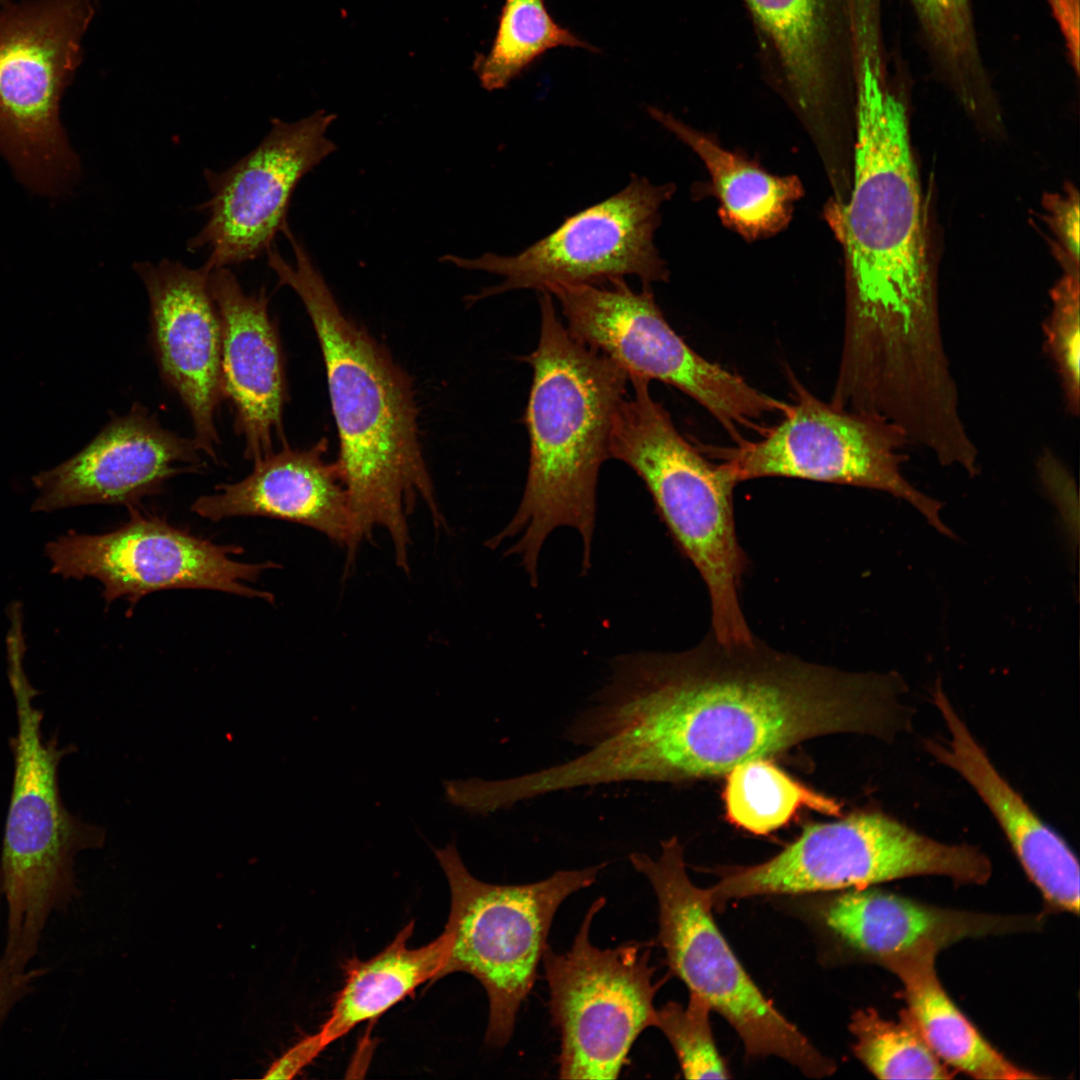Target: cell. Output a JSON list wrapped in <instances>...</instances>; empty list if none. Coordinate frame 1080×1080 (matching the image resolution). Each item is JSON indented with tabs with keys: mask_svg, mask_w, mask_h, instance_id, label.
I'll return each mask as SVG.
<instances>
[{
	"mask_svg": "<svg viewBox=\"0 0 1080 1080\" xmlns=\"http://www.w3.org/2000/svg\"><path fill=\"white\" fill-rule=\"evenodd\" d=\"M336 116L316 111L298 121L272 119L263 140L228 169L205 170L211 196L202 205L208 219L187 244L208 250L204 265L241 264L272 247L288 226L292 194L300 180L336 150L327 136Z\"/></svg>",
	"mask_w": 1080,
	"mask_h": 1080,
	"instance_id": "e0dca14e",
	"label": "cell"
},
{
	"mask_svg": "<svg viewBox=\"0 0 1080 1080\" xmlns=\"http://www.w3.org/2000/svg\"><path fill=\"white\" fill-rule=\"evenodd\" d=\"M1080 275L1063 273L1050 291L1051 311L1043 322L1045 349L1057 370L1065 409L1080 412Z\"/></svg>",
	"mask_w": 1080,
	"mask_h": 1080,
	"instance_id": "1f68e13d",
	"label": "cell"
},
{
	"mask_svg": "<svg viewBox=\"0 0 1080 1080\" xmlns=\"http://www.w3.org/2000/svg\"><path fill=\"white\" fill-rule=\"evenodd\" d=\"M853 182L838 210L846 302L837 385L909 402L953 380L902 88L864 82L854 111Z\"/></svg>",
	"mask_w": 1080,
	"mask_h": 1080,
	"instance_id": "7a4b0ae2",
	"label": "cell"
},
{
	"mask_svg": "<svg viewBox=\"0 0 1080 1080\" xmlns=\"http://www.w3.org/2000/svg\"><path fill=\"white\" fill-rule=\"evenodd\" d=\"M939 949L925 945L880 962L901 980L906 1010L934 1053L945 1064L977 1079L1038 1078L994 1049L949 998L935 970Z\"/></svg>",
	"mask_w": 1080,
	"mask_h": 1080,
	"instance_id": "cb8c5ba5",
	"label": "cell"
},
{
	"mask_svg": "<svg viewBox=\"0 0 1080 1080\" xmlns=\"http://www.w3.org/2000/svg\"><path fill=\"white\" fill-rule=\"evenodd\" d=\"M936 80L975 116L998 101L979 41L972 0H904Z\"/></svg>",
	"mask_w": 1080,
	"mask_h": 1080,
	"instance_id": "4316f807",
	"label": "cell"
},
{
	"mask_svg": "<svg viewBox=\"0 0 1080 1080\" xmlns=\"http://www.w3.org/2000/svg\"><path fill=\"white\" fill-rule=\"evenodd\" d=\"M849 1029L856 1057L880 1079H950V1069L928 1045L907 1010L899 1021L874 1009L857 1010Z\"/></svg>",
	"mask_w": 1080,
	"mask_h": 1080,
	"instance_id": "f546056e",
	"label": "cell"
},
{
	"mask_svg": "<svg viewBox=\"0 0 1080 1080\" xmlns=\"http://www.w3.org/2000/svg\"><path fill=\"white\" fill-rule=\"evenodd\" d=\"M128 511V521L112 531L71 530L49 542L45 552L52 572L98 580L106 608L124 599L127 617L146 595L171 589L213 590L274 603L271 592L250 584L279 564L237 561L233 556L244 551L239 545L212 542L140 508Z\"/></svg>",
	"mask_w": 1080,
	"mask_h": 1080,
	"instance_id": "5bb4252c",
	"label": "cell"
},
{
	"mask_svg": "<svg viewBox=\"0 0 1080 1080\" xmlns=\"http://www.w3.org/2000/svg\"><path fill=\"white\" fill-rule=\"evenodd\" d=\"M564 46L597 52L549 14L545 0H504L490 51L478 56L474 71L483 88H505L548 50Z\"/></svg>",
	"mask_w": 1080,
	"mask_h": 1080,
	"instance_id": "f1b7e54d",
	"label": "cell"
},
{
	"mask_svg": "<svg viewBox=\"0 0 1080 1080\" xmlns=\"http://www.w3.org/2000/svg\"><path fill=\"white\" fill-rule=\"evenodd\" d=\"M673 185H656L633 175L619 192L566 220L553 232L514 255L485 253L476 258L446 255L457 267L495 274L501 282L484 288L471 302L521 289L544 290L558 283L602 284L634 275L643 284L668 279L654 244L660 208Z\"/></svg>",
	"mask_w": 1080,
	"mask_h": 1080,
	"instance_id": "9a60e30c",
	"label": "cell"
},
{
	"mask_svg": "<svg viewBox=\"0 0 1080 1080\" xmlns=\"http://www.w3.org/2000/svg\"><path fill=\"white\" fill-rule=\"evenodd\" d=\"M413 929L414 921H411L378 954L367 960L346 962L343 987L318 1031L326 1047L357 1025L379 1017L425 982L443 977L448 947L446 933L443 931L428 944L411 948L407 943Z\"/></svg>",
	"mask_w": 1080,
	"mask_h": 1080,
	"instance_id": "d4e9b609",
	"label": "cell"
},
{
	"mask_svg": "<svg viewBox=\"0 0 1080 1080\" xmlns=\"http://www.w3.org/2000/svg\"><path fill=\"white\" fill-rule=\"evenodd\" d=\"M647 110L703 161L720 201V216L729 226L755 239L778 232L788 223L793 203L803 192L796 177L767 173L671 114L656 107Z\"/></svg>",
	"mask_w": 1080,
	"mask_h": 1080,
	"instance_id": "484cf974",
	"label": "cell"
},
{
	"mask_svg": "<svg viewBox=\"0 0 1080 1080\" xmlns=\"http://www.w3.org/2000/svg\"><path fill=\"white\" fill-rule=\"evenodd\" d=\"M770 79L809 122L854 112L882 0H743Z\"/></svg>",
	"mask_w": 1080,
	"mask_h": 1080,
	"instance_id": "2e32d148",
	"label": "cell"
},
{
	"mask_svg": "<svg viewBox=\"0 0 1080 1080\" xmlns=\"http://www.w3.org/2000/svg\"><path fill=\"white\" fill-rule=\"evenodd\" d=\"M1047 222L1054 234L1056 258L1063 273L1079 274V194L1073 186L1045 199Z\"/></svg>",
	"mask_w": 1080,
	"mask_h": 1080,
	"instance_id": "d6a6232c",
	"label": "cell"
},
{
	"mask_svg": "<svg viewBox=\"0 0 1080 1080\" xmlns=\"http://www.w3.org/2000/svg\"><path fill=\"white\" fill-rule=\"evenodd\" d=\"M848 947L879 963L925 945L1015 928L1013 920L949 911L876 889L842 890L820 912Z\"/></svg>",
	"mask_w": 1080,
	"mask_h": 1080,
	"instance_id": "603a6c76",
	"label": "cell"
},
{
	"mask_svg": "<svg viewBox=\"0 0 1080 1080\" xmlns=\"http://www.w3.org/2000/svg\"><path fill=\"white\" fill-rule=\"evenodd\" d=\"M15 698L17 733L12 739L14 774L0 857V896L7 907L6 941L0 969L15 980L28 977L42 933L55 912L78 896L75 857L103 846L106 833L65 807L58 766L71 752L57 738L44 740L37 693L23 661L9 663Z\"/></svg>",
	"mask_w": 1080,
	"mask_h": 1080,
	"instance_id": "5b68a950",
	"label": "cell"
},
{
	"mask_svg": "<svg viewBox=\"0 0 1080 1080\" xmlns=\"http://www.w3.org/2000/svg\"><path fill=\"white\" fill-rule=\"evenodd\" d=\"M97 0H15L0 6V153L32 192L55 196L80 164L60 105L83 60Z\"/></svg>",
	"mask_w": 1080,
	"mask_h": 1080,
	"instance_id": "52a82bcc",
	"label": "cell"
},
{
	"mask_svg": "<svg viewBox=\"0 0 1080 1080\" xmlns=\"http://www.w3.org/2000/svg\"><path fill=\"white\" fill-rule=\"evenodd\" d=\"M15 0H0V6Z\"/></svg>",
	"mask_w": 1080,
	"mask_h": 1080,
	"instance_id": "8d00e7d4",
	"label": "cell"
},
{
	"mask_svg": "<svg viewBox=\"0 0 1080 1080\" xmlns=\"http://www.w3.org/2000/svg\"><path fill=\"white\" fill-rule=\"evenodd\" d=\"M150 305L151 342L165 383L185 406L193 439L218 462L215 412L223 398L221 327L209 290L210 270L170 259L136 262Z\"/></svg>",
	"mask_w": 1080,
	"mask_h": 1080,
	"instance_id": "d6986e66",
	"label": "cell"
},
{
	"mask_svg": "<svg viewBox=\"0 0 1080 1080\" xmlns=\"http://www.w3.org/2000/svg\"><path fill=\"white\" fill-rule=\"evenodd\" d=\"M655 859L633 852L629 860L649 881L658 902V944L665 960L694 994L719 1013L741 1038L751 1058L775 1056L807 1077L836 1070L808 1038L763 995L717 927L705 889L685 866L683 846L673 836L661 842Z\"/></svg>",
	"mask_w": 1080,
	"mask_h": 1080,
	"instance_id": "9c48e42d",
	"label": "cell"
},
{
	"mask_svg": "<svg viewBox=\"0 0 1080 1080\" xmlns=\"http://www.w3.org/2000/svg\"><path fill=\"white\" fill-rule=\"evenodd\" d=\"M607 682L564 737L583 753L561 765L570 788L679 784L727 775L810 739H892L902 720L892 673L848 672L713 635L687 651L615 657Z\"/></svg>",
	"mask_w": 1080,
	"mask_h": 1080,
	"instance_id": "6da1fadb",
	"label": "cell"
},
{
	"mask_svg": "<svg viewBox=\"0 0 1080 1080\" xmlns=\"http://www.w3.org/2000/svg\"><path fill=\"white\" fill-rule=\"evenodd\" d=\"M538 292L540 337L525 358L533 370L525 413L530 440L526 485L512 519L486 543L497 548L520 534L506 555L521 556L534 587L541 548L556 528L578 531L583 573L591 567L598 473L610 458L612 423L629 382L612 359L572 337L551 294Z\"/></svg>",
	"mask_w": 1080,
	"mask_h": 1080,
	"instance_id": "277c9868",
	"label": "cell"
},
{
	"mask_svg": "<svg viewBox=\"0 0 1080 1080\" xmlns=\"http://www.w3.org/2000/svg\"><path fill=\"white\" fill-rule=\"evenodd\" d=\"M1054 18L1075 76L1080 71V0H1045Z\"/></svg>",
	"mask_w": 1080,
	"mask_h": 1080,
	"instance_id": "836d02e7",
	"label": "cell"
},
{
	"mask_svg": "<svg viewBox=\"0 0 1080 1080\" xmlns=\"http://www.w3.org/2000/svg\"><path fill=\"white\" fill-rule=\"evenodd\" d=\"M724 801L730 822L758 835L785 825L803 807L841 814L838 802L799 783L767 758L733 768L727 774Z\"/></svg>",
	"mask_w": 1080,
	"mask_h": 1080,
	"instance_id": "83f0119b",
	"label": "cell"
},
{
	"mask_svg": "<svg viewBox=\"0 0 1080 1080\" xmlns=\"http://www.w3.org/2000/svg\"><path fill=\"white\" fill-rule=\"evenodd\" d=\"M710 1005L689 994L686 1006L670 1001L656 1010L655 1027L671 1044L686 1079H727L729 1070L711 1029Z\"/></svg>",
	"mask_w": 1080,
	"mask_h": 1080,
	"instance_id": "4dcf8cb0",
	"label": "cell"
},
{
	"mask_svg": "<svg viewBox=\"0 0 1080 1080\" xmlns=\"http://www.w3.org/2000/svg\"><path fill=\"white\" fill-rule=\"evenodd\" d=\"M991 872L989 859L977 848L938 842L871 811L807 825L769 860L726 867L705 892L712 907L720 908L735 899L865 888L918 875L983 884Z\"/></svg>",
	"mask_w": 1080,
	"mask_h": 1080,
	"instance_id": "30bf717a",
	"label": "cell"
},
{
	"mask_svg": "<svg viewBox=\"0 0 1080 1080\" xmlns=\"http://www.w3.org/2000/svg\"><path fill=\"white\" fill-rule=\"evenodd\" d=\"M629 382L634 392L615 413L609 456L642 479L679 550L699 571L710 596L713 637L723 644L751 642L738 596L747 563L733 513L738 482L723 462L709 461L679 433L652 398L650 380L629 376Z\"/></svg>",
	"mask_w": 1080,
	"mask_h": 1080,
	"instance_id": "8992f818",
	"label": "cell"
},
{
	"mask_svg": "<svg viewBox=\"0 0 1080 1080\" xmlns=\"http://www.w3.org/2000/svg\"><path fill=\"white\" fill-rule=\"evenodd\" d=\"M632 290L624 278L602 284L558 283L544 290L555 297L569 333L608 356L629 376L659 380L704 407L739 443L740 428H755L763 416L784 413L787 403L751 386L740 375L694 351L669 325L650 284Z\"/></svg>",
	"mask_w": 1080,
	"mask_h": 1080,
	"instance_id": "8fae6325",
	"label": "cell"
},
{
	"mask_svg": "<svg viewBox=\"0 0 1080 1080\" xmlns=\"http://www.w3.org/2000/svg\"><path fill=\"white\" fill-rule=\"evenodd\" d=\"M325 439L306 449L289 445L254 462L242 480L215 486L191 511L213 522L238 516L265 517L313 529L355 552L353 517L336 462L326 461Z\"/></svg>",
	"mask_w": 1080,
	"mask_h": 1080,
	"instance_id": "44dd1931",
	"label": "cell"
},
{
	"mask_svg": "<svg viewBox=\"0 0 1080 1080\" xmlns=\"http://www.w3.org/2000/svg\"><path fill=\"white\" fill-rule=\"evenodd\" d=\"M795 401L757 441L725 450L723 463L741 481L789 477L875 489L905 500L938 532L953 537L942 503L916 489L902 473L906 434L893 423L824 402L798 381Z\"/></svg>",
	"mask_w": 1080,
	"mask_h": 1080,
	"instance_id": "4fadbf2b",
	"label": "cell"
},
{
	"mask_svg": "<svg viewBox=\"0 0 1080 1080\" xmlns=\"http://www.w3.org/2000/svg\"><path fill=\"white\" fill-rule=\"evenodd\" d=\"M933 702L949 732L944 742L926 741L927 751L958 772L978 793L1005 833L1029 878L1049 904L1079 912V865L1064 839L1029 807L1001 776L937 682Z\"/></svg>",
	"mask_w": 1080,
	"mask_h": 1080,
	"instance_id": "7402d4cb",
	"label": "cell"
},
{
	"mask_svg": "<svg viewBox=\"0 0 1080 1080\" xmlns=\"http://www.w3.org/2000/svg\"><path fill=\"white\" fill-rule=\"evenodd\" d=\"M288 240L294 262L271 249L268 265L301 300L321 348L354 548L381 528L396 564L409 572L408 518L416 502L426 504L436 527L445 524L419 441L412 385L385 348L341 310L303 245L295 236Z\"/></svg>",
	"mask_w": 1080,
	"mask_h": 1080,
	"instance_id": "3957f363",
	"label": "cell"
},
{
	"mask_svg": "<svg viewBox=\"0 0 1080 1080\" xmlns=\"http://www.w3.org/2000/svg\"><path fill=\"white\" fill-rule=\"evenodd\" d=\"M192 438L161 425L139 403L113 417L77 454L33 477L38 491L33 512L103 504L140 508L166 483L184 473H201L206 463Z\"/></svg>",
	"mask_w": 1080,
	"mask_h": 1080,
	"instance_id": "ac0fdd59",
	"label": "cell"
},
{
	"mask_svg": "<svg viewBox=\"0 0 1080 1080\" xmlns=\"http://www.w3.org/2000/svg\"><path fill=\"white\" fill-rule=\"evenodd\" d=\"M221 327V386L234 412L244 457L253 463L274 452L283 433L286 381L278 331L261 289L247 294L228 267L209 273Z\"/></svg>",
	"mask_w": 1080,
	"mask_h": 1080,
	"instance_id": "ffe728a7",
	"label": "cell"
},
{
	"mask_svg": "<svg viewBox=\"0 0 1080 1080\" xmlns=\"http://www.w3.org/2000/svg\"><path fill=\"white\" fill-rule=\"evenodd\" d=\"M32 984L14 981L0 970V1027L15 1004L32 991Z\"/></svg>",
	"mask_w": 1080,
	"mask_h": 1080,
	"instance_id": "d590c367",
	"label": "cell"
},
{
	"mask_svg": "<svg viewBox=\"0 0 1080 1080\" xmlns=\"http://www.w3.org/2000/svg\"><path fill=\"white\" fill-rule=\"evenodd\" d=\"M605 904L599 897L590 905L568 951L556 953L548 945L542 956L560 1035L561 1079L617 1078L636 1039L655 1027L659 983L653 981L651 949L635 941L601 949L590 940Z\"/></svg>",
	"mask_w": 1080,
	"mask_h": 1080,
	"instance_id": "7c38bea8",
	"label": "cell"
},
{
	"mask_svg": "<svg viewBox=\"0 0 1080 1080\" xmlns=\"http://www.w3.org/2000/svg\"><path fill=\"white\" fill-rule=\"evenodd\" d=\"M434 854L451 893L443 977L465 972L480 982L489 1002L485 1040L502 1047L535 983L558 908L594 884L606 863L556 871L533 883L500 885L475 878L453 842Z\"/></svg>",
	"mask_w": 1080,
	"mask_h": 1080,
	"instance_id": "ba28073f",
	"label": "cell"
},
{
	"mask_svg": "<svg viewBox=\"0 0 1080 1080\" xmlns=\"http://www.w3.org/2000/svg\"><path fill=\"white\" fill-rule=\"evenodd\" d=\"M319 1032L307 1036L271 1063L264 1079H291L310 1064L325 1048Z\"/></svg>",
	"mask_w": 1080,
	"mask_h": 1080,
	"instance_id": "e575fe53",
	"label": "cell"
}]
</instances>
